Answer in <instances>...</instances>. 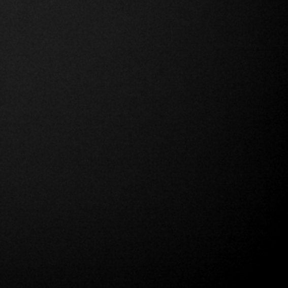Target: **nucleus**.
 Here are the masks:
<instances>
[]
</instances>
